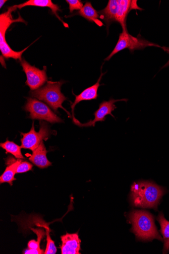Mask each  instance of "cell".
I'll use <instances>...</instances> for the list:
<instances>
[{"label":"cell","mask_w":169,"mask_h":254,"mask_svg":"<svg viewBox=\"0 0 169 254\" xmlns=\"http://www.w3.org/2000/svg\"><path fill=\"white\" fill-rule=\"evenodd\" d=\"M166 190L152 181H139L131 186L130 201L134 206L158 210Z\"/></svg>","instance_id":"cell-1"},{"label":"cell","mask_w":169,"mask_h":254,"mask_svg":"<svg viewBox=\"0 0 169 254\" xmlns=\"http://www.w3.org/2000/svg\"><path fill=\"white\" fill-rule=\"evenodd\" d=\"M132 224L131 232L141 241L149 242L156 239L163 241L155 222V218L150 212L143 210H132L128 215Z\"/></svg>","instance_id":"cell-2"},{"label":"cell","mask_w":169,"mask_h":254,"mask_svg":"<svg viewBox=\"0 0 169 254\" xmlns=\"http://www.w3.org/2000/svg\"><path fill=\"white\" fill-rule=\"evenodd\" d=\"M137 3L131 0H110L106 7L98 12L100 18L106 22L108 31L112 23L116 22L122 26L123 31L128 32L126 20L130 10H142Z\"/></svg>","instance_id":"cell-3"},{"label":"cell","mask_w":169,"mask_h":254,"mask_svg":"<svg viewBox=\"0 0 169 254\" xmlns=\"http://www.w3.org/2000/svg\"><path fill=\"white\" fill-rule=\"evenodd\" d=\"M63 81L54 82L48 81L47 84L37 90L31 91L30 95L34 98L42 101L49 105L53 110L57 112L58 108L64 110L69 115H70L62 106L67 98L61 93V87Z\"/></svg>","instance_id":"cell-4"},{"label":"cell","mask_w":169,"mask_h":254,"mask_svg":"<svg viewBox=\"0 0 169 254\" xmlns=\"http://www.w3.org/2000/svg\"><path fill=\"white\" fill-rule=\"evenodd\" d=\"M17 8L14 6L8 8V11L0 15V51H1L2 56L6 59H13L14 60H19L22 61L21 57L24 52H25L29 48H26L25 49L20 52H15L10 47L6 42L5 34L9 27L16 22H22L26 23L25 20L22 18L20 15L19 17L14 19L12 16V13L14 12Z\"/></svg>","instance_id":"cell-5"},{"label":"cell","mask_w":169,"mask_h":254,"mask_svg":"<svg viewBox=\"0 0 169 254\" xmlns=\"http://www.w3.org/2000/svg\"><path fill=\"white\" fill-rule=\"evenodd\" d=\"M151 46L161 48V46L156 44L141 37H133L128 32L123 31L119 34L118 40L114 50L105 61L110 60L114 55L125 49H129L131 52H133L136 50H142Z\"/></svg>","instance_id":"cell-6"},{"label":"cell","mask_w":169,"mask_h":254,"mask_svg":"<svg viewBox=\"0 0 169 254\" xmlns=\"http://www.w3.org/2000/svg\"><path fill=\"white\" fill-rule=\"evenodd\" d=\"M23 109L30 113L29 118L32 120L45 121L53 124L63 122L49 107L39 100L28 98Z\"/></svg>","instance_id":"cell-7"},{"label":"cell","mask_w":169,"mask_h":254,"mask_svg":"<svg viewBox=\"0 0 169 254\" xmlns=\"http://www.w3.org/2000/svg\"><path fill=\"white\" fill-rule=\"evenodd\" d=\"M23 137L21 139V148L29 149L33 152L40 145L43 140H47L51 131L48 125L45 122H40V128L38 132L35 130L33 123L31 130L28 133H21Z\"/></svg>","instance_id":"cell-8"},{"label":"cell","mask_w":169,"mask_h":254,"mask_svg":"<svg viewBox=\"0 0 169 254\" xmlns=\"http://www.w3.org/2000/svg\"><path fill=\"white\" fill-rule=\"evenodd\" d=\"M21 65L23 71L27 76L26 84L28 85L31 91L37 90L43 85L47 81L46 74V66H44L42 70L31 65L25 59H22Z\"/></svg>","instance_id":"cell-9"},{"label":"cell","mask_w":169,"mask_h":254,"mask_svg":"<svg viewBox=\"0 0 169 254\" xmlns=\"http://www.w3.org/2000/svg\"><path fill=\"white\" fill-rule=\"evenodd\" d=\"M127 99L114 100L111 99L109 101H103L100 105L99 109L94 113L95 119L93 121H90L89 122L83 124L80 123L76 119L73 120L74 123L80 127H95V124L98 122H102L106 121V117L107 115H111L114 118L112 112L116 108L114 103L118 101L127 102Z\"/></svg>","instance_id":"cell-10"},{"label":"cell","mask_w":169,"mask_h":254,"mask_svg":"<svg viewBox=\"0 0 169 254\" xmlns=\"http://www.w3.org/2000/svg\"><path fill=\"white\" fill-rule=\"evenodd\" d=\"M62 254H80L81 240L78 233L66 234L61 237Z\"/></svg>","instance_id":"cell-11"},{"label":"cell","mask_w":169,"mask_h":254,"mask_svg":"<svg viewBox=\"0 0 169 254\" xmlns=\"http://www.w3.org/2000/svg\"><path fill=\"white\" fill-rule=\"evenodd\" d=\"M105 74H103L102 72L101 75L99 78L98 82H96L94 85L84 90L80 95L76 96L74 94L76 97L75 101L71 105V108L72 113V120L75 119L74 117V109L78 103L82 101L96 100V99L98 98V90L100 86H101L100 83L102 77Z\"/></svg>","instance_id":"cell-12"},{"label":"cell","mask_w":169,"mask_h":254,"mask_svg":"<svg viewBox=\"0 0 169 254\" xmlns=\"http://www.w3.org/2000/svg\"><path fill=\"white\" fill-rule=\"evenodd\" d=\"M47 151L44 144L41 142L39 146L33 152L29 158L31 162L40 169H45L52 165V163L47 158Z\"/></svg>","instance_id":"cell-13"},{"label":"cell","mask_w":169,"mask_h":254,"mask_svg":"<svg viewBox=\"0 0 169 254\" xmlns=\"http://www.w3.org/2000/svg\"><path fill=\"white\" fill-rule=\"evenodd\" d=\"M21 159L15 160L12 156H8L5 159L6 165L7 166L3 174L0 177V183H8L10 186H13V181L16 180L14 176L17 167L21 162Z\"/></svg>","instance_id":"cell-14"},{"label":"cell","mask_w":169,"mask_h":254,"mask_svg":"<svg viewBox=\"0 0 169 254\" xmlns=\"http://www.w3.org/2000/svg\"><path fill=\"white\" fill-rule=\"evenodd\" d=\"M17 8L21 9L26 6H36L40 7H48L50 8L54 14H55L57 18L61 21L64 26L68 27V25L65 24L58 15L57 12L61 11L58 5L54 4L52 0H29L25 3L15 5Z\"/></svg>","instance_id":"cell-15"},{"label":"cell","mask_w":169,"mask_h":254,"mask_svg":"<svg viewBox=\"0 0 169 254\" xmlns=\"http://www.w3.org/2000/svg\"><path fill=\"white\" fill-rule=\"evenodd\" d=\"M74 15L81 16L89 22L95 23L99 27H102L104 25L103 22L99 19L100 16L98 12L93 8L91 2H86L81 10L75 13V14L68 17Z\"/></svg>","instance_id":"cell-16"},{"label":"cell","mask_w":169,"mask_h":254,"mask_svg":"<svg viewBox=\"0 0 169 254\" xmlns=\"http://www.w3.org/2000/svg\"><path fill=\"white\" fill-rule=\"evenodd\" d=\"M161 226V233L165 241L164 254L169 252V221L164 216L163 212H160L157 218Z\"/></svg>","instance_id":"cell-17"},{"label":"cell","mask_w":169,"mask_h":254,"mask_svg":"<svg viewBox=\"0 0 169 254\" xmlns=\"http://www.w3.org/2000/svg\"><path fill=\"white\" fill-rule=\"evenodd\" d=\"M0 146L5 150L7 153L11 154L17 159H22L25 158L21 153V146H18L13 142L9 141L8 139L5 143L0 144Z\"/></svg>","instance_id":"cell-18"},{"label":"cell","mask_w":169,"mask_h":254,"mask_svg":"<svg viewBox=\"0 0 169 254\" xmlns=\"http://www.w3.org/2000/svg\"><path fill=\"white\" fill-rule=\"evenodd\" d=\"M33 232L37 235V241L31 240L28 243V247L29 249L37 250L43 254H44L45 251L40 248V243L43 237L46 235V232L42 229H34L32 228Z\"/></svg>","instance_id":"cell-19"},{"label":"cell","mask_w":169,"mask_h":254,"mask_svg":"<svg viewBox=\"0 0 169 254\" xmlns=\"http://www.w3.org/2000/svg\"><path fill=\"white\" fill-rule=\"evenodd\" d=\"M47 235V245L44 254H56L57 252V248L55 245V242L52 239L50 236V229L48 228L46 229Z\"/></svg>","instance_id":"cell-20"},{"label":"cell","mask_w":169,"mask_h":254,"mask_svg":"<svg viewBox=\"0 0 169 254\" xmlns=\"http://www.w3.org/2000/svg\"><path fill=\"white\" fill-rule=\"evenodd\" d=\"M66 2L69 4L70 13L74 10H80L84 6L83 3L79 0H66Z\"/></svg>","instance_id":"cell-21"},{"label":"cell","mask_w":169,"mask_h":254,"mask_svg":"<svg viewBox=\"0 0 169 254\" xmlns=\"http://www.w3.org/2000/svg\"><path fill=\"white\" fill-rule=\"evenodd\" d=\"M33 165L28 161H22L17 168L16 174L26 173L32 170Z\"/></svg>","instance_id":"cell-22"},{"label":"cell","mask_w":169,"mask_h":254,"mask_svg":"<svg viewBox=\"0 0 169 254\" xmlns=\"http://www.w3.org/2000/svg\"><path fill=\"white\" fill-rule=\"evenodd\" d=\"M24 254H42L43 253L37 250H33V249H29L26 250L23 252Z\"/></svg>","instance_id":"cell-23"},{"label":"cell","mask_w":169,"mask_h":254,"mask_svg":"<svg viewBox=\"0 0 169 254\" xmlns=\"http://www.w3.org/2000/svg\"><path fill=\"white\" fill-rule=\"evenodd\" d=\"M162 48L164 50L165 52L168 53L169 54V48L163 47ZM168 65H169V60L168 62V63L163 66V68L167 67Z\"/></svg>","instance_id":"cell-24"},{"label":"cell","mask_w":169,"mask_h":254,"mask_svg":"<svg viewBox=\"0 0 169 254\" xmlns=\"http://www.w3.org/2000/svg\"><path fill=\"white\" fill-rule=\"evenodd\" d=\"M6 2V0H1V1H0V7L2 8Z\"/></svg>","instance_id":"cell-25"}]
</instances>
